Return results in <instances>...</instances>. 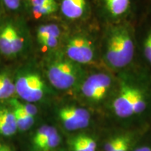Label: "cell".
I'll list each match as a JSON object with an SVG mask.
<instances>
[{
	"label": "cell",
	"mask_w": 151,
	"mask_h": 151,
	"mask_svg": "<svg viewBox=\"0 0 151 151\" xmlns=\"http://www.w3.org/2000/svg\"><path fill=\"white\" fill-rule=\"evenodd\" d=\"M134 45L129 30L118 26L111 30L107 39L105 58L113 68L120 69L129 65L133 59Z\"/></svg>",
	"instance_id": "6da1fadb"
},
{
	"label": "cell",
	"mask_w": 151,
	"mask_h": 151,
	"mask_svg": "<svg viewBox=\"0 0 151 151\" xmlns=\"http://www.w3.org/2000/svg\"><path fill=\"white\" fill-rule=\"evenodd\" d=\"M27 45L22 28L17 22L6 20L0 23V53L6 57H16Z\"/></svg>",
	"instance_id": "7a4b0ae2"
},
{
	"label": "cell",
	"mask_w": 151,
	"mask_h": 151,
	"mask_svg": "<svg viewBox=\"0 0 151 151\" xmlns=\"http://www.w3.org/2000/svg\"><path fill=\"white\" fill-rule=\"evenodd\" d=\"M75 62L58 58L50 62L47 69V77L50 84L57 89L67 90L76 83L78 70Z\"/></svg>",
	"instance_id": "3957f363"
},
{
	"label": "cell",
	"mask_w": 151,
	"mask_h": 151,
	"mask_svg": "<svg viewBox=\"0 0 151 151\" xmlns=\"http://www.w3.org/2000/svg\"><path fill=\"white\" fill-rule=\"evenodd\" d=\"M16 92L27 102H37L45 93V84L38 73L29 72L20 75L15 82Z\"/></svg>",
	"instance_id": "277c9868"
},
{
	"label": "cell",
	"mask_w": 151,
	"mask_h": 151,
	"mask_svg": "<svg viewBox=\"0 0 151 151\" xmlns=\"http://www.w3.org/2000/svg\"><path fill=\"white\" fill-rule=\"evenodd\" d=\"M94 46L89 38L74 35L68 39L65 52L69 60L75 63L87 65L92 62L95 56Z\"/></svg>",
	"instance_id": "5b68a950"
},
{
	"label": "cell",
	"mask_w": 151,
	"mask_h": 151,
	"mask_svg": "<svg viewBox=\"0 0 151 151\" xmlns=\"http://www.w3.org/2000/svg\"><path fill=\"white\" fill-rule=\"evenodd\" d=\"M111 78L109 75L98 73L90 75L83 83L81 91L87 99L94 101L102 100L111 86Z\"/></svg>",
	"instance_id": "8992f818"
},
{
	"label": "cell",
	"mask_w": 151,
	"mask_h": 151,
	"mask_svg": "<svg viewBox=\"0 0 151 151\" xmlns=\"http://www.w3.org/2000/svg\"><path fill=\"white\" fill-rule=\"evenodd\" d=\"M61 31L59 26L54 23L44 24L39 26L37 31L38 43L46 50H52L58 46Z\"/></svg>",
	"instance_id": "52a82bcc"
},
{
	"label": "cell",
	"mask_w": 151,
	"mask_h": 151,
	"mask_svg": "<svg viewBox=\"0 0 151 151\" xmlns=\"http://www.w3.org/2000/svg\"><path fill=\"white\" fill-rule=\"evenodd\" d=\"M134 87L123 84L118 97L113 101V106L115 113L120 118H127L134 115L132 99Z\"/></svg>",
	"instance_id": "ba28073f"
},
{
	"label": "cell",
	"mask_w": 151,
	"mask_h": 151,
	"mask_svg": "<svg viewBox=\"0 0 151 151\" xmlns=\"http://www.w3.org/2000/svg\"><path fill=\"white\" fill-rule=\"evenodd\" d=\"M86 0H62L60 9L62 15L71 20L81 19L86 12Z\"/></svg>",
	"instance_id": "9c48e42d"
},
{
	"label": "cell",
	"mask_w": 151,
	"mask_h": 151,
	"mask_svg": "<svg viewBox=\"0 0 151 151\" xmlns=\"http://www.w3.org/2000/svg\"><path fill=\"white\" fill-rule=\"evenodd\" d=\"M59 117L64 127L69 131H75L87 127L90 122V120L81 118L72 114L67 107H64L59 111Z\"/></svg>",
	"instance_id": "30bf717a"
},
{
	"label": "cell",
	"mask_w": 151,
	"mask_h": 151,
	"mask_svg": "<svg viewBox=\"0 0 151 151\" xmlns=\"http://www.w3.org/2000/svg\"><path fill=\"white\" fill-rule=\"evenodd\" d=\"M18 129L14 111L0 109V134L5 137L14 135Z\"/></svg>",
	"instance_id": "8fae6325"
},
{
	"label": "cell",
	"mask_w": 151,
	"mask_h": 151,
	"mask_svg": "<svg viewBox=\"0 0 151 151\" xmlns=\"http://www.w3.org/2000/svg\"><path fill=\"white\" fill-rule=\"evenodd\" d=\"M32 12L36 18L50 16L57 11L55 0H30Z\"/></svg>",
	"instance_id": "7c38bea8"
},
{
	"label": "cell",
	"mask_w": 151,
	"mask_h": 151,
	"mask_svg": "<svg viewBox=\"0 0 151 151\" xmlns=\"http://www.w3.org/2000/svg\"><path fill=\"white\" fill-rule=\"evenodd\" d=\"M109 14L113 18L124 16L129 10L130 0H104Z\"/></svg>",
	"instance_id": "4fadbf2b"
},
{
	"label": "cell",
	"mask_w": 151,
	"mask_h": 151,
	"mask_svg": "<svg viewBox=\"0 0 151 151\" xmlns=\"http://www.w3.org/2000/svg\"><path fill=\"white\" fill-rule=\"evenodd\" d=\"M72 151H96L97 143L93 138L87 135H80L71 139Z\"/></svg>",
	"instance_id": "5bb4252c"
},
{
	"label": "cell",
	"mask_w": 151,
	"mask_h": 151,
	"mask_svg": "<svg viewBox=\"0 0 151 151\" xmlns=\"http://www.w3.org/2000/svg\"><path fill=\"white\" fill-rule=\"evenodd\" d=\"M16 92L15 83L6 73H0V99H8Z\"/></svg>",
	"instance_id": "9a60e30c"
},
{
	"label": "cell",
	"mask_w": 151,
	"mask_h": 151,
	"mask_svg": "<svg viewBox=\"0 0 151 151\" xmlns=\"http://www.w3.org/2000/svg\"><path fill=\"white\" fill-rule=\"evenodd\" d=\"M14 113L16 118L17 128L20 131H26L29 129L35 122V117L23 112L20 109L14 108Z\"/></svg>",
	"instance_id": "2e32d148"
},
{
	"label": "cell",
	"mask_w": 151,
	"mask_h": 151,
	"mask_svg": "<svg viewBox=\"0 0 151 151\" xmlns=\"http://www.w3.org/2000/svg\"><path fill=\"white\" fill-rule=\"evenodd\" d=\"M56 131L57 129L55 128L52 126L43 125L39 128L33 139V143L35 146L39 150L43 143L46 141V139Z\"/></svg>",
	"instance_id": "e0dca14e"
},
{
	"label": "cell",
	"mask_w": 151,
	"mask_h": 151,
	"mask_svg": "<svg viewBox=\"0 0 151 151\" xmlns=\"http://www.w3.org/2000/svg\"><path fill=\"white\" fill-rule=\"evenodd\" d=\"M132 109L134 114L143 113L146 109V102L142 92L138 88H134L133 99H132Z\"/></svg>",
	"instance_id": "ac0fdd59"
},
{
	"label": "cell",
	"mask_w": 151,
	"mask_h": 151,
	"mask_svg": "<svg viewBox=\"0 0 151 151\" xmlns=\"http://www.w3.org/2000/svg\"><path fill=\"white\" fill-rule=\"evenodd\" d=\"M11 104L14 106V108H16L20 109L23 111V112L27 113L29 116L35 117L36 115L37 114L38 110L37 108L32 104L28 103H22L20 101H17L16 99L11 100Z\"/></svg>",
	"instance_id": "d6986e66"
},
{
	"label": "cell",
	"mask_w": 151,
	"mask_h": 151,
	"mask_svg": "<svg viewBox=\"0 0 151 151\" xmlns=\"http://www.w3.org/2000/svg\"><path fill=\"white\" fill-rule=\"evenodd\" d=\"M60 140H61V138L58 131L55 132L46 139V141L43 143L39 150L41 151H49L52 150L58 146L60 143Z\"/></svg>",
	"instance_id": "ffe728a7"
},
{
	"label": "cell",
	"mask_w": 151,
	"mask_h": 151,
	"mask_svg": "<svg viewBox=\"0 0 151 151\" xmlns=\"http://www.w3.org/2000/svg\"><path fill=\"white\" fill-rule=\"evenodd\" d=\"M143 52L147 60L151 64V29L148 32L144 43H143Z\"/></svg>",
	"instance_id": "44dd1931"
},
{
	"label": "cell",
	"mask_w": 151,
	"mask_h": 151,
	"mask_svg": "<svg viewBox=\"0 0 151 151\" xmlns=\"http://www.w3.org/2000/svg\"><path fill=\"white\" fill-rule=\"evenodd\" d=\"M2 4L10 11H17L21 6V0H0Z\"/></svg>",
	"instance_id": "7402d4cb"
},
{
	"label": "cell",
	"mask_w": 151,
	"mask_h": 151,
	"mask_svg": "<svg viewBox=\"0 0 151 151\" xmlns=\"http://www.w3.org/2000/svg\"><path fill=\"white\" fill-rule=\"evenodd\" d=\"M123 136H118L109 139L104 145V151H114L122 139Z\"/></svg>",
	"instance_id": "603a6c76"
},
{
	"label": "cell",
	"mask_w": 151,
	"mask_h": 151,
	"mask_svg": "<svg viewBox=\"0 0 151 151\" xmlns=\"http://www.w3.org/2000/svg\"><path fill=\"white\" fill-rule=\"evenodd\" d=\"M131 139L128 136H123L122 139L120 141L117 148L114 151H129L130 147Z\"/></svg>",
	"instance_id": "cb8c5ba5"
},
{
	"label": "cell",
	"mask_w": 151,
	"mask_h": 151,
	"mask_svg": "<svg viewBox=\"0 0 151 151\" xmlns=\"http://www.w3.org/2000/svg\"><path fill=\"white\" fill-rule=\"evenodd\" d=\"M0 151H11V149L7 145L0 143Z\"/></svg>",
	"instance_id": "d4e9b609"
},
{
	"label": "cell",
	"mask_w": 151,
	"mask_h": 151,
	"mask_svg": "<svg viewBox=\"0 0 151 151\" xmlns=\"http://www.w3.org/2000/svg\"><path fill=\"white\" fill-rule=\"evenodd\" d=\"M134 151H151V148L147 146H143V147H141V148L136 149Z\"/></svg>",
	"instance_id": "484cf974"
},
{
	"label": "cell",
	"mask_w": 151,
	"mask_h": 151,
	"mask_svg": "<svg viewBox=\"0 0 151 151\" xmlns=\"http://www.w3.org/2000/svg\"><path fill=\"white\" fill-rule=\"evenodd\" d=\"M0 13H1V11H0Z\"/></svg>",
	"instance_id": "4316f807"
}]
</instances>
